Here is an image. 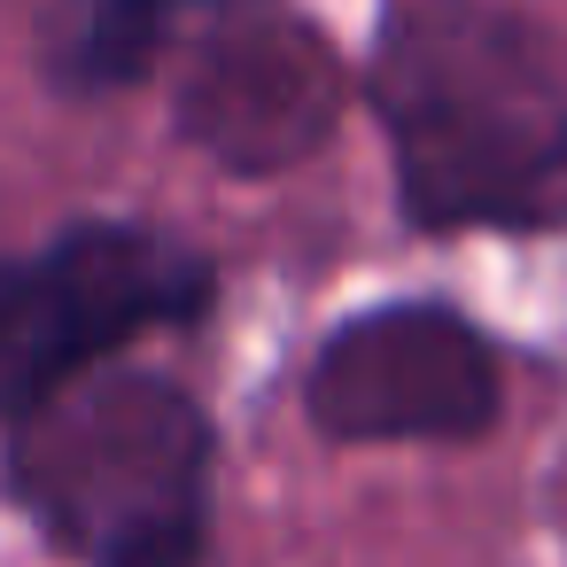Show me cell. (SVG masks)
<instances>
[{
	"instance_id": "cell-1",
	"label": "cell",
	"mask_w": 567,
	"mask_h": 567,
	"mask_svg": "<svg viewBox=\"0 0 567 567\" xmlns=\"http://www.w3.org/2000/svg\"><path fill=\"white\" fill-rule=\"evenodd\" d=\"M365 102L412 234L567 226V32L505 0H396Z\"/></svg>"
},
{
	"instance_id": "cell-2",
	"label": "cell",
	"mask_w": 567,
	"mask_h": 567,
	"mask_svg": "<svg viewBox=\"0 0 567 567\" xmlns=\"http://www.w3.org/2000/svg\"><path fill=\"white\" fill-rule=\"evenodd\" d=\"M210 466L203 396L117 358L9 420L17 505L86 567H210Z\"/></svg>"
},
{
	"instance_id": "cell-3",
	"label": "cell",
	"mask_w": 567,
	"mask_h": 567,
	"mask_svg": "<svg viewBox=\"0 0 567 567\" xmlns=\"http://www.w3.org/2000/svg\"><path fill=\"white\" fill-rule=\"evenodd\" d=\"M210 303L218 265L141 218H79L24 257H0V427L125 358L141 334L203 327Z\"/></svg>"
},
{
	"instance_id": "cell-4",
	"label": "cell",
	"mask_w": 567,
	"mask_h": 567,
	"mask_svg": "<svg viewBox=\"0 0 567 567\" xmlns=\"http://www.w3.org/2000/svg\"><path fill=\"white\" fill-rule=\"evenodd\" d=\"M303 412L327 443H482L505 420V365L466 311L381 303L319 342Z\"/></svg>"
},
{
	"instance_id": "cell-5",
	"label": "cell",
	"mask_w": 567,
	"mask_h": 567,
	"mask_svg": "<svg viewBox=\"0 0 567 567\" xmlns=\"http://www.w3.org/2000/svg\"><path fill=\"white\" fill-rule=\"evenodd\" d=\"M334 117H342V63L311 24L280 17L272 0H241V9L210 17L179 79V133L203 156L265 179L319 156Z\"/></svg>"
},
{
	"instance_id": "cell-6",
	"label": "cell",
	"mask_w": 567,
	"mask_h": 567,
	"mask_svg": "<svg viewBox=\"0 0 567 567\" xmlns=\"http://www.w3.org/2000/svg\"><path fill=\"white\" fill-rule=\"evenodd\" d=\"M241 0H32L40 71L55 94H117L156 71V55L195 24Z\"/></svg>"
}]
</instances>
